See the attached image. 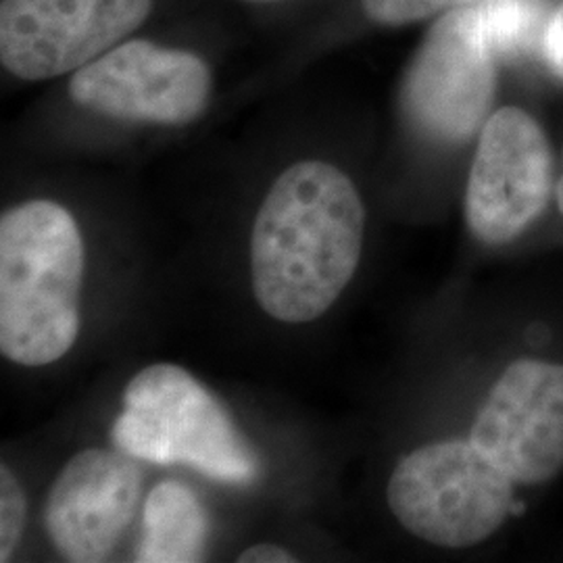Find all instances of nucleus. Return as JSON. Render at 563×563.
<instances>
[{"label":"nucleus","instance_id":"1","mask_svg":"<svg viewBox=\"0 0 563 563\" xmlns=\"http://www.w3.org/2000/svg\"><path fill=\"white\" fill-rule=\"evenodd\" d=\"M365 207L357 186L332 163L286 167L265 195L251 239L253 290L284 323L323 316L362 260Z\"/></svg>","mask_w":563,"mask_h":563},{"label":"nucleus","instance_id":"2","mask_svg":"<svg viewBox=\"0 0 563 563\" xmlns=\"http://www.w3.org/2000/svg\"><path fill=\"white\" fill-rule=\"evenodd\" d=\"M84 242L74 216L53 201L21 202L0 220V351L42 367L80 334Z\"/></svg>","mask_w":563,"mask_h":563},{"label":"nucleus","instance_id":"3","mask_svg":"<svg viewBox=\"0 0 563 563\" xmlns=\"http://www.w3.org/2000/svg\"><path fill=\"white\" fill-rule=\"evenodd\" d=\"M113 443L144 462L184 463L218 483H255L260 463L218 401L180 365L141 369L123 393Z\"/></svg>","mask_w":563,"mask_h":563},{"label":"nucleus","instance_id":"4","mask_svg":"<svg viewBox=\"0 0 563 563\" xmlns=\"http://www.w3.org/2000/svg\"><path fill=\"white\" fill-rule=\"evenodd\" d=\"M514 481L472 441L426 444L395 467L388 505L418 539L465 549L495 534L514 511Z\"/></svg>","mask_w":563,"mask_h":563},{"label":"nucleus","instance_id":"5","mask_svg":"<svg viewBox=\"0 0 563 563\" xmlns=\"http://www.w3.org/2000/svg\"><path fill=\"white\" fill-rule=\"evenodd\" d=\"M497 59L476 4L441 15L416 51L402 81L407 120L430 141H470L490 118Z\"/></svg>","mask_w":563,"mask_h":563},{"label":"nucleus","instance_id":"6","mask_svg":"<svg viewBox=\"0 0 563 563\" xmlns=\"http://www.w3.org/2000/svg\"><path fill=\"white\" fill-rule=\"evenodd\" d=\"M211 88V69L199 55L128 38L71 74L69 97L113 120L186 125L201 118Z\"/></svg>","mask_w":563,"mask_h":563},{"label":"nucleus","instance_id":"7","mask_svg":"<svg viewBox=\"0 0 563 563\" xmlns=\"http://www.w3.org/2000/svg\"><path fill=\"white\" fill-rule=\"evenodd\" d=\"M153 0H2L0 63L25 81L76 74L128 41Z\"/></svg>","mask_w":563,"mask_h":563},{"label":"nucleus","instance_id":"8","mask_svg":"<svg viewBox=\"0 0 563 563\" xmlns=\"http://www.w3.org/2000/svg\"><path fill=\"white\" fill-rule=\"evenodd\" d=\"M553 151L539 121L520 107L495 111L481 132L472 163L465 220L486 244L518 239L549 205Z\"/></svg>","mask_w":563,"mask_h":563},{"label":"nucleus","instance_id":"9","mask_svg":"<svg viewBox=\"0 0 563 563\" xmlns=\"http://www.w3.org/2000/svg\"><path fill=\"white\" fill-rule=\"evenodd\" d=\"M470 441L516 484L563 470V365L522 360L493 386Z\"/></svg>","mask_w":563,"mask_h":563},{"label":"nucleus","instance_id":"10","mask_svg":"<svg viewBox=\"0 0 563 563\" xmlns=\"http://www.w3.org/2000/svg\"><path fill=\"white\" fill-rule=\"evenodd\" d=\"M142 472L130 457L86 449L74 455L53 484L44 523L67 562L109 560L141 501Z\"/></svg>","mask_w":563,"mask_h":563},{"label":"nucleus","instance_id":"11","mask_svg":"<svg viewBox=\"0 0 563 563\" xmlns=\"http://www.w3.org/2000/svg\"><path fill=\"white\" fill-rule=\"evenodd\" d=\"M207 537L209 520L199 497L188 486L167 481L144 504L136 562H201Z\"/></svg>","mask_w":563,"mask_h":563},{"label":"nucleus","instance_id":"12","mask_svg":"<svg viewBox=\"0 0 563 563\" xmlns=\"http://www.w3.org/2000/svg\"><path fill=\"white\" fill-rule=\"evenodd\" d=\"M476 7L497 57L522 53L539 32V0H483Z\"/></svg>","mask_w":563,"mask_h":563},{"label":"nucleus","instance_id":"13","mask_svg":"<svg viewBox=\"0 0 563 563\" xmlns=\"http://www.w3.org/2000/svg\"><path fill=\"white\" fill-rule=\"evenodd\" d=\"M483 0H362L363 13L380 25H409Z\"/></svg>","mask_w":563,"mask_h":563},{"label":"nucleus","instance_id":"14","mask_svg":"<svg viewBox=\"0 0 563 563\" xmlns=\"http://www.w3.org/2000/svg\"><path fill=\"white\" fill-rule=\"evenodd\" d=\"M25 495L18 476L2 463L0 467V562H9L21 543L25 528Z\"/></svg>","mask_w":563,"mask_h":563},{"label":"nucleus","instance_id":"15","mask_svg":"<svg viewBox=\"0 0 563 563\" xmlns=\"http://www.w3.org/2000/svg\"><path fill=\"white\" fill-rule=\"evenodd\" d=\"M543 53L549 67L563 80V2L544 23Z\"/></svg>","mask_w":563,"mask_h":563},{"label":"nucleus","instance_id":"16","mask_svg":"<svg viewBox=\"0 0 563 563\" xmlns=\"http://www.w3.org/2000/svg\"><path fill=\"white\" fill-rule=\"evenodd\" d=\"M241 563H290L297 562V558L284 549L280 544L260 543L244 549L239 555Z\"/></svg>","mask_w":563,"mask_h":563},{"label":"nucleus","instance_id":"17","mask_svg":"<svg viewBox=\"0 0 563 563\" xmlns=\"http://www.w3.org/2000/svg\"><path fill=\"white\" fill-rule=\"evenodd\" d=\"M558 205H560V211L563 213V174L562 180L558 184Z\"/></svg>","mask_w":563,"mask_h":563}]
</instances>
